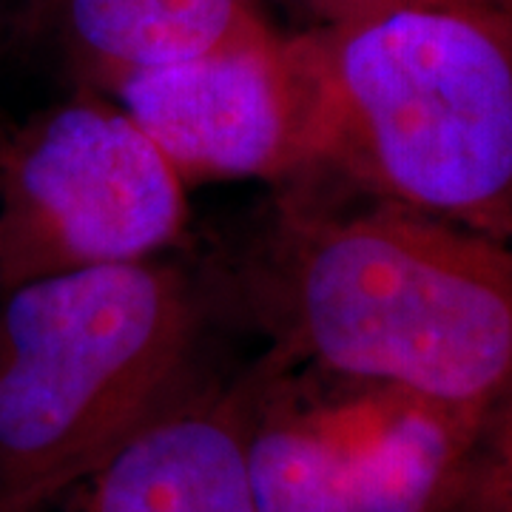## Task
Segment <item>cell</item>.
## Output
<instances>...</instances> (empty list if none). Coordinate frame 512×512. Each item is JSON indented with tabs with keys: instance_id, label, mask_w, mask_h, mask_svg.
<instances>
[{
	"instance_id": "9c48e42d",
	"label": "cell",
	"mask_w": 512,
	"mask_h": 512,
	"mask_svg": "<svg viewBox=\"0 0 512 512\" xmlns=\"http://www.w3.org/2000/svg\"><path fill=\"white\" fill-rule=\"evenodd\" d=\"M402 3H421V0H311V12H316L319 23H336V20L356 18V15L402 6Z\"/></svg>"
},
{
	"instance_id": "277c9868",
	"label": "cell",
	"mask_w": 512,
	"mask_h": 512,
	"mask_svg": "<svg viewBox=\"0 0 512 512\" xmlns=\"http://www.w3.org/2000/svg\"><path fill=\"white\" fill-rule=\"evenodd\" d=\"M185 188L114 97L74 89L0 140V293L154 259L183 234Z\"/></svg>"
},
{
	"instance_id": "8992f818",
	"label": "cell",
	"mask_w": 512,
	"mask_h": 512,
	"mask_svg": "<svg viewBox=\"0 0 512 512\" xmlns=\"http://www.w3.org/2000/svg\"><path fill=\"white\" fill-rule=\"evenodd\" d=\"M251 376H194L92 476L57 498L60 512H259L248 473Z\"/></svg>"
},
{
	"instance_id": "6da1fadb",
	"label": "cell",
	"mask_w": 512,
	"mask_h": 512,
	"mask_svg": "<svg viewBox=\"0 0 512 512\" xmlns=\"http://www.w3.org/2000/svg\"><path fill=\"white\" fill-rule=\"evenodd\" d=\"M282 194L245 285L271 356L487 410L512 382V245L319 174Z\"/></svg>"
},
{
	"instance_id": "7a4b0ae2",
	"label": "cell",
	"mask_w": 512,
	"mask_h": 512,
	"mask_svg": "<svg viewBox=\"0 0 512 512\" xmlns=\"http://www.w3.org/2000/svg\"><path fill=\"white\" fill-rule=\"evenodd\" d=\"M308 174L512 245V15L421 0L291 37Z\"/></svg>"
},
{
	"instance_id": "52a82bcc",
	"label": "cell",
	"mask_w": 512,
	"mask_h": 512,
	"mask_svg": "<svg viewBox=\"0 0 512 512\" xmlns=\"http://www.w3.org/2000/svg\"><path fill=\"white\" fill-rule=\"evenodd\" d=\"M259 12L251 0H26V20L74 77L114 94L137 72L200 55Z\"/></svg>"
},
{
	"instance_id": "8fae6325",
	"label": "cell",
	"mask_w": 512,
	"mask_h": 512,
	"mask_svg": "<svg viewBox=\"0 0 512 512\" xmlns=\"http://www.w3.org/2000/svg\"><path fill=\"white\" fill-rule=\"evenodd\" d=\"M495 3H501V0H495Z\"/></svg>"
},
{
	"instance_id": "30bf717a",
	"label": "cell",
	"mask_w": 512,
	"mask_h": 512,
	"mask_svg": "<svg viewBox=\"0 0 512 512\" xmlns=\"http://www.w3.org/2000/svg\"><path fill=\"white\" fill-rule=\"evenodd\" d=\"M288 3H305V6L311 9V0H288Z\"/></svg>"
},
{
	"instance_id": "5b68a950",
	"label": "cell",
	"mask_w": 512,
	"mask_h": 512,
	"mask_svg": "<svg viewBox=\"0 0 512 512\" xmlns=\"http://www.w3.org/2000/svg\"><path fill=\"white\" fill-rule=\"evenodd\" d=\"M183 183L308 174V126L291 37L251 18L200 55L126 77L111 94Z\"/></svg>"
},
{
	"instance_id": "ba28073f",
	"label": "cell",
	"mask_w": 512,
	"mask_h": 512,
	"mask_svg": "<svg viewBox=\"0 0 512 512\" xmlns=\"http://www.w3.org/2000/svg\"><path fill=\"white\" fill-rule=\"evenodd\" d=\"M447 512H512V382L478 424Z\"/></svg>"
},
{
	"instance_id": "3957f363",
	"label": "cell",
	"mask_w": 512,
	"mask_h": 512,
	"mask_svg": "<svg viewBox=\"0 0 512 512\" xmlns=\"http://www.w3.org/2000/svg\"><path fill=\"white\" fill-rule=\"evenodd\" d=\"M200 316L157 256L0 293V512L72 493L194 382Z\"/></svg>"
}]
</instances>
